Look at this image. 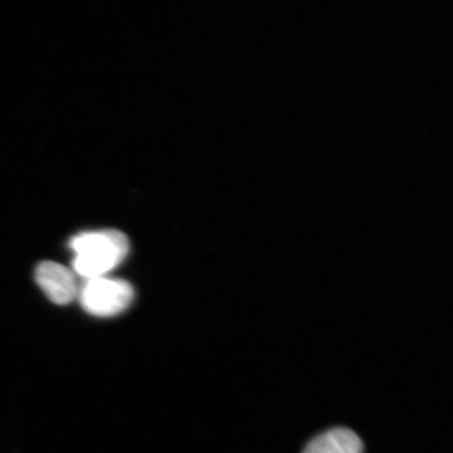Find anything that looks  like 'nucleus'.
Wrapping results in <instances>:
<instances>
[{
	"mask_svg": "<svg viewBox=\"0 0 453 453\" xmlns=\"http://www.w3.org/2000/svg\"><path fill=\"white\" fill-rule=\"evenodd\" d=\"M35 280L50 302L65 305L78 297L75 273L60 264L42 262L35 271Z\"/></svg>",
	"mask_w": 453,
	"mask_h": 453,
	"instance_id": "7ed1b4c3",
	"label": "nucleus"
},
{
	"mask_svg": "<svg viewBox=\"0 0 453 453\" xmlns=\"http://www.w3.org/2000/svg\"><path fill=\"white\" fill-rule=\"evenodd\" d=\"M134 296L130 283L107 276L85 280L78 293L84 311L96 317H111L122 313L132 304Z\"/></svg>",
	"mask_w": 453,
	"mask_h": 453,
	"instance_id": "f03ea898",
	"label": "nucleus"
},
{
	"mask_svg": "<svg viewBox=\"0 0 453 453\" xmlns=\"http://www.w3.org/2000/svg\"><path fill=\"white\" fill-rule=\"evenodd\" d=\"M303 453H364V443L353 430L338 427L317 435Z\"/></svg>",
	"mask_w": 453,
	"mask_h": 453,
	"instance_id": "20e7f679",
	"label": "nucleus"
},
{
	"mask_svg": "<svg viewBox=\"0 0 453 453\" xmlns=\"http://www.w3.org/2000/svg\"><path fill=\"white\" fill-rule=\"evenodd\" d=\"M69 246L75 254L73 272L85 280L106 276L129 251L127 236L115 229L82 232L73 237Z\"/></svg>",
	"mask_w": 453,
	"mask_h": 453,
	"instance_id": "f257e3e1",
	"label": "nucleus"
}]
</instances>
